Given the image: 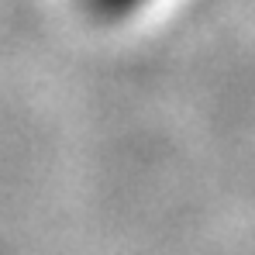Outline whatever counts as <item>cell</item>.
Segmentation results:
<instances>
[{
  "label": "cell",
  "instance_id": "1",
  "mask_svg": "<svg viewBox=\"0 0 255 255\" xmlns=\"http://www.w3.org/2000/svg\"><path fill=\"white\" fill-rule=\"evenodd\" d=\"M86 7L97 14V17H104V21H121L128 14H134L141 3H148V0H83Z\"/></svg>",
  "mask_w": 255,
  "mask_h": 255
}]
</instances>
